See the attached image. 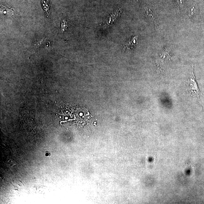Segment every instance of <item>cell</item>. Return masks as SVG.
Wrapping results in <instances>:
<instances>
[{"label": "cell", "mask_w": 204, "mask_h": 204, "mask_svg": "<svg viewBox=\"0 0 204 204\" xmlns=\"http://www.w3.org/2000/svg\"><path fill=\"white\" fill-rule=\"evenodd\" d=\"M171 62V56L170 50L164 49L162 53L159 54L156 59V63L159 70H164L170 66Z\"/></svg>", "instance_id": "obj_1"}, {"label": "cell", "mask_w": 204, "mask_h": 204, "mask_svg": "<svg viewBox=\"0 0 204 204\" xmlns=\"http://www.w3.org/2000/svg\"><path fill=\"white\" fill-rule=\"evenodd\" d=\"M186 84L188 92L191 96L197 98L200 97L201 93L194 75L193 66H192V72L186 81Z\"/></svg>", "instance_id": "obj_2"}, {"label": "cell", "mask_w": 204, "mask_h": 204, "mask_svg": "<svg viewBox=\"0 0 204 204\" xmlns=\"http://www.w3.org/2000/svg\"><path fill=\"white\" fill-rule=\"evenodd\" d=\"M121 10L120 9H118L110 14L106 19V21L104 23V27H108L110 26L115 20L119 17L121 14Z\"/></svg>", "instance_id": "obj_3"}, {"label": "cell", "mask_w": 204, "mask_h": 204, "mask_svg": "<svg viewBox=\"0 0 204 204\" xmlns=\"http://www.w3.org/2000/svg\"><path fill=\"white\" fill-rule=\"evenodd\" d=\"M137 36L131 38L127 42L125 43L123 45V48L126 52L131 50L135 48L137 44Z\"/></svg>", "instance_id": "obj_4"}, {"label": "cell", "mask_w": 204, "mask_h": 204, "mask_svg": "<svg viewBox=\"0 0 204 204\" xmlns=\"http://www.w3.org/2000/svg\"><path fill=\"white\" fill-rule=\"evenodd\" d=\"M145 13L149 18L151 20V23L154 25L157 24V18L156 14L152 12L151 9L148 7L145 8Z\"/></svg>", "instance_id": "obj_5"}, {"label": "cell", "mask_w": 204, "mask_h": 204, "mask_svg": "<svg viewBox=\"0 0 204 204\" xmlns=\"http://www.w3.org/2000/svg\"><path fill=\"white\" fill-rule=\"evenodd\" d=\"M41 1L42 9L46 13L47 17H48L50 7V0H41Z\"/></svg>", "instance_id": "obj_6"}, {"label": "cell", "mask_w": 204, "mask_h": 204, "mask_svg": "<svg viewBox=\"0 0 204 204\" xmlns=\"http://www.w3.org/2000/svg\"><path fill=\"white\" fill-rule=\"evenodd\" d=\"M68 27L67 22L65 20H63L61 22V28H60L62 33L65 32L67 30Z\"/></svg>", "instance_id": "obj_7"}, {"label": "cell", "mask_w": 204, "mask_h": 204, "mask_svg": "<svg viewBox=\"0 0 204 204\" xmlns=\"http://www.w3.org/2000/svg\"><path fill=\"white\" fill-rule=\"evenodd\" d=\"M44 41V39L43 38L41 39L40 41H39V42L36 43V44L35 45L36 47H38V46H39L41 45V44L42 43V42H43Z\"/></svg>", "instance_id": "obj_8"}]
</instances>
